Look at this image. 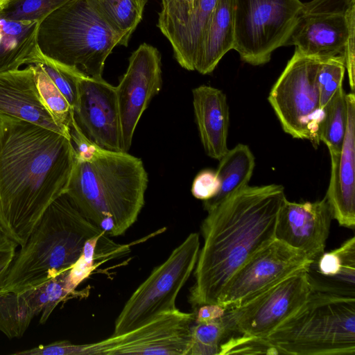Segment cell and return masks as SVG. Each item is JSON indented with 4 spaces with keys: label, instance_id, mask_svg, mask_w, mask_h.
<instances>
[{
    "label": "cell",
    "instance_id": "obj_1",
    "mask_svg": "<svg viewBox=\"0 0 355 355\" xmlns=\"http://www.w3.org/2000/svg\"><path fill=\"white\" fill-rule=\"evenodd\" d=\"M75 161L71 137L0 114V226L19 245L65 193Z\"/></svg>",
    "mask_w": 355,
    "mask_h": 355
},
{
    "label": "cell",
    "instance_id": "obj_2",
    "mask_svg": "<svg viewBox=\"0 0 355 355\" xmlns=\"http://www.w3.org/2000/svg\"><path fill=\"white\" fill-rule=\"evenodd\" d=\"M286 198L282 185H248L207 211L189 297L194 309L216 304L236 271L275 239L278 214Z\"/></svg>",
    "mask_w": 355,
    "mask_h": 355
},
{
    "label": "cell",
    "instance_id": "obj_3",
    "mask_svg": "<svg viewBox=\"0 0 355 355\" xmlns=\"http://www.w3.org/2000/svg\"><path fill=\"white\" fill-rule=\"evenodd\" d=\"M71 139L76 161L65 194L106 235L123 234L144 205L148 178L143 162L99 147L78 128Z\"/></svg>",
    "mask_w": 355,
    "mask_h": 355
},
{
    "label": "cell",
    "instance_id": "obj_4",
    "mask_svg": "<svg viewBox=\"0 0 355 355\" xmlns=\"http://www.w3.org/2000/svg\"><path fill=\"white\" fill-rule=\"evenodd\" d=\"M105 235L62 194L49 206L16 252L3 293H23L69 270L88 240Z\"/></svg>",
    "mask_w": 355,
    "mask_h": 355
},
{
    "label": "cell",
    "instance_id": "obj_5",
    "mask_svg": "<svg viewBox=\"0 0 355 355\" xmlns=\"http://www.w3.org/2000/svg\"><path fill=\"white\" fill-rule=\"evenodd\" d=\"M130 37L112 28L89 0H71L39 23L37 44L46 56L99 79L114 48Z\"/></svg>",
    "mask_w": 355,
    "mask_h": 355
},
{
    "label": "cell",
    "instance_id": "obj_6",
    "mask_svg": "<svg viewBox=\"0 0 355 355\" xmlns=\"http://www.w3.org/2000/svg\"><path fill=\"white\" fill-rule=\"evenodd\" d=\"M279 354L354 355L355 297L311 291L266 337Z\"/></svg>",
    "mask_w": 355,
    "mask_h": 355
},
{
    "label": "cell",
    "instance_id": "obj_7",
    "mask_svg": "<svg viewBox=\"0 0 355 355\" xmlns=\"http://www.w3.org/2000/svg\"><path fill=\"white\" fill-rule=\"evenodd\" d=\"M355 0H311L302 3L287 45L320 60L345 59L352 92L355 86Z\"/></svg>",
    "mask_w": 355,
    "mask_h": 355
},
{
    "label": "cell",
    "instance_id": "obj_8",
    "mask_svg": "<svg viewBox=\"0 0 355 355\" xmlns=\"http://www.w3.org/2000/svg\"><path fill=\"white\" fill-rule=\"evenodd\" d=\"M199 251V234L191 233L133 292L115 320L112 336L175 310L178 295L195 269Z\"/></svg>",
    "mask_w": 355,
    "mask_h": 355
},
{
    "label": "cell",
    "instance_id": "obj_9",
    "mask_svg": "<svg viewBox=\"0 0 355 355\" xmlns=\"http://www.w3.org/2000/svg\"><path fill=\"white\" fill-rule=\"evenodd\" d=\"M320 62L295 51L268 97L284 131L316 147L324 116L316 81Z\"/></svg>",
    "mask_w": 355,
    "mask_h": 355
},
{
    "label": "cell",
    "instance_id": "obj_10",
    "mask_svg": "<svg viewBox=\"0 0 355 355\" xmlns=\"http://www.w3.org/2000/svg\"><path fill=\"white\" fill-rule=\"evenodd\" d=\"M302 6L300 0H234L233 49L254 66L287 45Z\"/></svg>",
    "mask_w": 355,
    "mask_h": 355
},
{
    "label": "cell",
    "instance_id": "obj_11",
    "mask_svg": "<svg viewBox=\"0 0 355 355\" xmlns=\"http://www.w3.org/2000/svg\"><path fill=\"white\" fill-rule=\"evenodd\" d=\"M195 313L178 309L126 333L89 344H73V355H189Z\"/></svg>",
    "mask_w": 355,
    "mask_h": 355
},
{
    "label": "cell",
    "instance_id": "obj_12",
    "mask_svg": "<svg viewBox=\"0 0 355 355\" xmlns=\"http://www.w3.org/2000/svg\"><path fill=\"white\" fill-rule=\"evenodd\" d=\"M306 268L291 275L239 305L227 309L223 318L232 335L264 338L295 313L312 291Z\"/></svg>",
    "mask_w": 355,
    "mask_h": 355
},
{
    "label": "cell",
    "instance_id": "obj_13",
    "mask_svg": "<svg viewBox=\"0 0 355 355\" xmlns=\"http://www.w3.org/2000/svg\"><path fill=\"white\" fill-rule=\"evenodd\" d=\"M312 261L302 252L275 239L236 271L224 287L216 304L226 309L236 306L306 268Z\"/></svg>",
    "mask_w": 355,
    "mask_h": 355
},
{
    "label": "cell",
    "instance_id": "obj_14",
    "mask_svg": "<svg viewBox=\"0 0 355 355\" xmlns=\"http://www.w3.org/2000/svg\"><path fill=\"white\" fill-rule=\"evenodd\" d=\"M162 85L159 51L150 44H140L130 55L127 70L115 87L123 152L130 148L138 122Z\"/></svg>",
    "mask_w": 355,
    "mask_h": 355
},
{
    "label": "cell",
    "instance_id": "obj_15",
    "mask_svg": "<svg viewBox=\"0 0 355 355\" xmlns=\"http://www.w3.org/2000/svg\"><path fill=\"white\" fill-rule=\"evenodd\" d=\"M73 118L82 132L95 144L123 152L115 87L103 78L85 76L80 78Z\"/></svg>",
    "mask_w": 355,
    "mask_h": 355
},
{
    "label": "cell",
    "instance_id": "obj_16",
    "mask_svg": "<svg viewBox=\"0 0 355 355\" xmlns=\"http://www.w3.org/2000/svg\"><path fill=\"white\" fill-rule=\"evenodd\" d=\"M218 0H161L157 26L178 64L195 70L203 33Z\"/></svg>",
    "mask_w": 355,
    "mask_h": 355
},
{
    "label": "cell",
    "instance_id": "obj_17",
    "mask_svg": "<svg viewBox=\"0 0 355 355\" xmlns=\"http://www.w3.org/2000/svg\"><path fill=\"white\" fill-rule=\"evenodd\" d=\"M333 218L325 197L304 202L286 198L278 214L275 239L313 261L324 252Z\"/></svg>",
    "mask_w": 355,
    "mask_h": 355
},
{
    "label": "cell",
    "instance_id": "obj_18",
    "mask_svg": "<svg viewBox=\"0 0 355 355\" xmlns=\"http://www.w3.org/2000/svg\"><path fill=\"white\" fill-rule=\"evenodd\" d=\"M347 121L340 152L331 153V175L324 196L340 226L355 227V96L346 94Z\"/></svg>",
    "mask_w": 355,
    "mask_h": 355
},
{
    "label": "cell",
    "instance_id": "obj_19",
    "mask_svg": "<svg viewBox=\"0 0 355 355\" xmlns=\"http://www.w3.org/2000/svg\"><path fill=\"white\" fill-rule=\"evenodd\" d=\"M0 114L24 120L71 137L55 122L38 92L33 64L0 72Z\"/></svg>",
    "mask_w": 355,
    "mask_h": 355
},
{
    "label": "cell",
    "instance_id": "obj_20",
    "mask_svg": "<svg viewBox=\"0 0 355 355\" xmlns=\"http://www.w3.org/2000/svg\"><path fill=\"white\" fill-rule=\"evenodd\" d=\"M192 95L195 119L205 152L219 160L229 150L230 112L226 95L208 85L194 88Z\"/></svg>",
    "mask_w": 355,
    "mask_h": 355
},
{
    "label": "cell",
    "instance_id": "obj_21",
    "mask_svg": "<svg viewBox=\"0 0 355 355\" xmlns=\"http://www.w3.org/2000/svg\"><path fill=\"white\" fill-rule=\"evenodd\" d=\"M312 291L355 297V237L323 252L306 270Z\"/></svg>",
    "mask_w": 355,
    "mask_h": 355
},
{
    "label": "cell",
    "instance_id": "obj_22",
    "mask_svg": "<svg viewBox=\"0 0 355 355\" xmlns=\"http://www.w3.org/2000/svg\"><path fill=\"white\" fill-rule=\"evenodd\" d=\"M234 42V0H218L203 33L195 70L201 74L211 73L233 49Z\"/></svg>",
    "mask_w": 355,
    "mask_h": 355
},
{
    "label": "cell",
    "instance_id": "obj_23",
    "mask_svg": "<svg viewBox=\"0 0 355 355\" xmlns=\"http://www.w3.org/2000/svg\"><path fill=\"white\" fill-rule=\"evenodd\" d=\"M255 166V157L250 148L239 144L219 159L216 174L220 182L217 194L204 201V209L207 211L224 200L247 187Z\"/></svg>",
    "mask_w": 355,
    "mask_h": 355
},
{
    "label": "cell",
    "instance_id": "obj_24",
    "mask_svg": "<svg viewBox=\"0 0 355 355\" xmlns=\"http://www.w3.org/2000/svg\"><path fill=\"white\" fill-rule=\"evenodd\" d=\"M39 22L13 21L0 16V72L27 64L37 44Z\"/></svg>",
    "mask_w": 355,
    "mask_h": 355
},
{
    "label": "cell",
    "instance_id": "obj_25",
    "mask_svg": "<svg viewBox=\"0 0 355 355\" xmlns=\"http://www.w3.org/2000/svg\"><path fill=\"white\" fill-rule=\"evenodd\" d=\"M347 104L346 93L340 87L324 109L319 127V139L327 147L329 154L340 151L346 132Z\"/></svg>",
    "mask_w": 355,
    "mask_h": 355
},
{
    "label": "cell",
    "instance_id": "obj_26",
    "mask_svg": "<svg viewBox=\"0 0 355 355\" xmlns=\"http://www.w3.org/2000/svg\"><path fill=\"white\" fill-rule=\"evenodd\" d=\"M68 271L21 294L35 316L40 315V323L45 324L59 303L73 295L67 288Z\"/></svg>",
    "mask_w": 355,
    "mask_h": 355
},
{
    "label": "cell",
    "instance_id": "obj_27",
    "mask_svg": "<svg viewBox=\"0 0 355 355\" xmlns=\"http://www.w3.org/2000/svg\"><path fill=\"white\" fill-rule=\"evenodd\" d=\"M107 23L118 32L132 35L148 0H89Z\"/></svg>",
    "mask_w": 355,
    "mask_h": 355
},
{
    "label": "cell",
    "instance_id": "obj_28",
    "mask_svg": "<svg viewBox=\"0 0 355 355\" xmlns=\"http://www.w3.org/2000/svg\"><path fill=\"white\" fill-rule=\"evenodd\" d=\"M35 316L21 293L0 294V331L9 339L22 336Z\"/></svg>",
    "mask_w": 355,
    "mask_h": 355
},
{
    "label": "cell",
    "instance_id": "obj_29",
    "mask_svg": "<svg viewBox=\"0 0 355 355\" xmlns=\"http://www.w3.org/2000/svg\"><path fill=\"white\" fill-rule=\"evenodd\" d=\"M30 64H37L42 68L73 109L78 96L79 80L84 75L46 56L37 45L29 57L28 65Z\"/></svg>",
    "mask_w": 355,
    "mask_h": 355
},
{
    "label": "cell",
    "instance_id": "obj_30",
    "mask_svg": "<svg viewBox=\"0 0 355 355\" xmlns=\"http://www.w3.org/2000/svg\"><path fill=\"white\" fill-rule=\"evenodd\" d=\"M33 65L37 87L43 103L58 125L70 135L73 107L42 68L37 64Z\"/></svg>",
    "mask_w": 355,
    "mask_h": 355
},
{
    "label": "cell",
    "instance_id": "obj_31",
    "mask_svg": "<svg viewBox=\"0 0 355 355\" xmlns=\"http://www.w3.org/2000/svg\"><path fill=\"white\" fill-rule=\"evenodd\" d=\"M232 335L223 318L194 322L189 355H219L223 343Z\"/></svg>",
    "mask_w": 355,
    "mask_h": 355
},
{
    "label": "cell",
    "instance_id": "obj_32",
    "mask_svg": "<svg viewBox=\"0 0 355 355\" xmlns=\"http://www.w3.org/2000/svg\"><path fill=\"white\" fill-rule=\"evenodd\" d=\"M71 0H9L0 8V16L13 21H36Z\"/></svg>",
    "mask_w": 355,
    "mask_h": 355
},
{
    "label": "cell",
    "instance_id": "obj_33",
    "mask_svg": "<svg viewBox=\"0 0 355 355\" xmlns=\"http://www.w3.org/2000/svg\"><path fill=\"white\" fill-rule=\"evenodd\" d=\"M345 71L343 57L320 60L316 81L319 91L320 107L322 111L336 91L343 86Z\"/></svg>",
    "mask_w": 355,
    "mask_h": 355
},
{
    "label": "cell",
    "instance_id": "obj_34",
    "mask_svg": "<svg viewBox=\"0 0 355 355\" xmlns=\"http://www.w3.org/2000/svg\"><path fill=\"white\" fill-rule=\"evenodd\" d=\"M104 238L105 236H96L88 240L85 244L80 257L68 272L67 288L70 292L75 293V288L92 271L94 261L97 257V244Z\"/></svg>",
    "mask_w": 355,
    "mask_h": 355
},
{
    "label": "cell",
    "instance_id": "obj_35",
    "mask_svg": "<svg viewBox=\"0 0 355 355\" xmlns=\"http://www.w3.org/2000/svg\"><path fill=\"white\" fill-rule=\"evenodd\" d=\"M220 188L216 171L209 169L201 171L195 177L191 187L192 195L203 201L214 197Z\"/></svg>",
    "mask_w": 355,
    "mask_h": 355
},
{
    "label": "cell",
    "instance_id": "obj_36",
    "mask_svg": "<svg viewBox=\"0 0 355 355\" xmlns=\"http://www.w3.org/2000/svg\"><path fill=\"white\" fill-rule=\"evenodd\" d=\"M18 246L0 226V294L3 293L6 278Z\"/></svg>",
    "mask_w": 355,
    "mask_h": 355
},
{
    "label": "cell",
    "instance_id": "obj_37",
    "mask_svg": "<svg viewBox=\"0 0 355 355\" xmlns=\"http://www.w3.org/2000/svg\"><path fill=\"white\" fill-rule=\"evenodd\" d=\"M226 308L218 304H209L200 306L195 309V321L207 322L223 317Z\"/></svg>",
    "mask_w": 355,
    "mask_h": 355
},
{
    "label": "cell",
    "instance_id": "obj_38",
    "mask_svg": "<svg viewBox=\"0 0 355 355\" xmlns=\"http://www.w3.org/2000/svg\"><path fill=\"white\" fill-rule=\"evenodd\" d=\"M9 0H0V8H1Z\"/></svg>",
    "mask_w": 355,
    "mask_h": 355
}]
</instances>
